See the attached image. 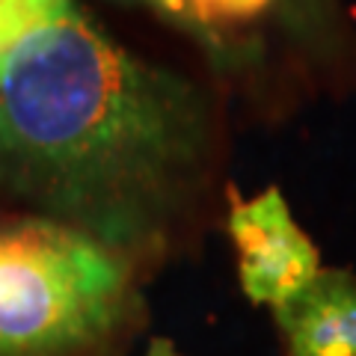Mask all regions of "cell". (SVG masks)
Returning <instances> with one entry per match:
<instances>
[{"instance_id": "obj_4", "label": "cell", "mask_w": 356, "mask_h": 356, "mask_svg": "<svg viewBox=\"0 0 356 356\" xmlns=\"http://www.w3.org/2000/svg\"><path fill=\"white\" fill-rule=\"evenodd\" d=\"M273 315L285 356H356V276L348 270H321Z\"/></svg>"}, {"instance_id": "obj_1", "label": "cell", "mask_w": 356, "mask_h": 356, "mask_svg": "<svg viewBox=\"0 0 356 356\" xmlns=\"http://www.w3.org/2000/svg\"><path fill=\"white\" fill-rule=\"evenodd\" d=\"M211 146L202 89L77 6L0 57V184L119 252L181 214Z\"/></svg>"}, {"instance_id": "obj_5", "label": "cell", "mask_w": 356, "mask_h": 356, "mask_svg": "<svg viewBox=\"0 0 356 356\" xmlns=\"http://www.w3.org/2000/svg\"><path fill=\"white\" fill-rule=\"evenodd\" d=\"M282 0H158V9L181 18L199 30H217L222 24H241L264 15Z\"/></svg>"}, {"instance_id": "obj_7", "label": "cell", "mask_w": 356, "mask_h": 356, "mask_svg": "<svg viewBox=\"0 0 356 356\" xmlns=\"http://www.w3.org/2000/svg\"><path fill=\"white\" fill-rule=\"evenodd\" d=\"M280 9L297 33H312L327 21V0H282Z\"/></svg>"}, {"instance_id": "obj_2", "label": "cell", "mask_w": 356, "mask_h": 356, "mask_svg": "<svg viewBox=\"0 0 356 356\" xmlns=\"http://www.w3.org/2000/svg\"><path fill=\"white\" fill-rule=\"evenodd\" d=\"M134 306L122 252L48 217L0 229V356H81Z\"/></svg>"}, {"instance_id": "obj_3", "label": "cell", "mask_w": 356, "mask_h": 356, "mask_svg": "<svg viewBox=\"0 0 356 356\" xmlns=\"http://www.w3.org/2000/svg\"><path fill=\"white\" fill-rule=\"evenodd\" d=\"M229 235L238 250L243 294L252 303L276 309L321 273L318 247L294 222L280 187H267L252 199L235 196Z\"/></svg>"}, {"instance_id": "obj_9", "label": "cell", "mask_w": 356, "mask_h": 356, "mask_svg": "<svg viewBox=\"0 0 356 356\" xmlns=\"http://www.w3.org/2000/svg\"><path fill=\"white\" fill-rule=\"evenodd\" d=\"M122 3H152V6H158V0H122Z\"/></svg>"}, {"instance_id": "obj_8", "label": "cell", "mask_w": 356, "mask_h": 356, "mask_svg": "<svg viewBox=\"0 0 356 356\" xmlns=\"http://www.w3.org/2000/svg\"><path fill=\"white\" fill-rule=\"evenodd\" d=\"M146 356H181V353H175L172 348V341H166V339H154L149 344V353Z\"/></svg>"}, {"instance_id": "obj_6", "label": "cell", "mask_w": 356, "mask_h": 356, "mask_svg": "<svg viewBox=\"0 0 356 356\" xmlns=\"http://www.w3.org/2000/svg\"><path fill=\"white\" fill-rule=\"evenodd\" d=\"M74 0H0V57H6L36 30L54 24Z\"/></svg>"}]
</instances>
